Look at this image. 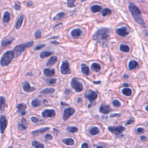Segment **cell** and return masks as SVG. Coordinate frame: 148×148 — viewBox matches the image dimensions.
Returning a JSON list of instances; mask_svg holds the SVG:
<instances>
[{"label":"cell","instance_id":"cell-1","mask_svg":"<svg viewBox=\"0 0 148 148\" xmlns=\"http://www.w3.org/2000/svg\"><path fill=\"white\" fill-rule=\"evenodd\" d=\"M128 8H129L130 12L131 13L134 20H135V22H137L141 26L145 27V22H144L143 19L142 18L141 11L138 8V7L136 5L134 4L131 3L129 4Z\"/></svg>","mask_w":148,"mask_h":148},{"label":"cell","instance_id":"cell-2","mask_svg":"<svg viewBox=\"0 0 148 148\" xmlns=\"http://www.w3.org/2000/svg\"><path fill=\"white\" fill-rule=\"evenodd\" d=\"M111 34V30L107 28L99 29L93 35V39L96 41H104L108 39Z\"/></svg>","mask_w":148,"mask_h":148},{"label":"cell","instance_id":"cell-3","mask_svg":"<svg viewBox=\"0 0 148 148\" xmlns=\"http://www.w3.org/2000/svg\"><path fill=\"white\" fill-rule=\"evenodd\" d=\"M14 57V52L13 51H7L4 54L0 60V64L2 66H7L11 63L12 59Z\"/></svg>","mask_w":148,"mask_h":148},{"label":"cell","instance_id":"cell-4","mask_svg":"<svg viewBox=\"0 0 148 148\" xmlns=\"http://www.w3.org/2000/svg\"><path fill=\"white\" fill-rule=\"evenodd\" d=\"M34 42H29L27 43L22 44V45H18L14 47V51L16 53V56H19L27 48L31 47L33 45Z\"/></svg>","mask_w":148,"mask_h":148},{"label":"cell","instance_id":"cell-5","mask_svg":"<svg viewBox=\"0 0 148 148\" xmlns=\"http://www.w3.org/2000/svg\"><path fill=\"white\" fill-rule=\"evenodd\" d=\"M71 87L75 90V91L77 92V93L82 91V90L83 89V86L82 85V84L79 82L77 80V78H74L71 80Z\"/></svg>","mask_w":148,"mask_h":148},{"label":"cell","instance_id":"cell-6","mask_svg":"<svg viewBox=\"0 0 148 148\" xmlns=\"http://www.w3.org/2000/svg\"><path fill=\"white\" fill-rule=\"evenodd\" d=\"M61 73L62 74L66 75L71 73V70L70 68V64L66 60H64L62 63L60 68Z\"/></svg>","mask_w":148,"mask_h":148},{"label":"cell","instance_id":"cell-7","mask_svg":"<svg viewBox=\"0 0 148 148\" xmlns=\"http://www.w3.org/2000/svg\"><path fill=\"white\" fill-rule=\"evenodd\" d=\"M75 112V110L74 108H66L64 109V112H63V119L64 121H66L67 120L70 118V117L72 116V115H74V113Z\"/></svg>","mask_w":148,"mask_h":148},{"label":"cell","instance_id":"cell-8","mask_svg":"<svg viewBox=\"0 0 148 148\" xmlns=\"http://www.w3.org/2000/svg\"><path fill=\"white\" fill-rule=\"evenodd\" d=\"M125 128L123 126H118V127H109L108 130L110 132L116 135H120L125 130Z\"/></svg>","mask_w":148,"mask_h":148},{"label":"cell","instance_id":"cell-9","mask_svg":"<svg viewBox=\"0 0 148 148\" xmlns=\"http://www.w3.org/2000/svg\"><path fill=\"white\" fill-rule=\"evenodd\" d=\"M7 118L4 115H1L0 116V132L1 134H3L5 132V130L7 127Z\"/></svg>","mask_w":148,"mask_h":148},{"label":"cell","instance_id":"cell-10","mask_svg":"<svg viewBox=\"0 0 148 148\" xmlns=\"http://www.w3.org/2000/svg\"><path fill=\"white\" fill-rule=\"evenodd\" d=\"M85 97L89 100L90 103H93L94 101H95L98 98V94L95 91H93L92 90H90L88 92V94L85 95Z\"/></svg>","mask_w":148,"mask_h":148},{"label":"cell","instance_id":"cell-11","mask_svg":"<svg viewBox=\"0 0 148 148\" xmlns=\"http://www.w3.org/2000/svg\"><path fill=\"white\" fill-rule=\"evenodd\" d=\"M116 32L119 36H123V37H124L129 34V31L126 27H123L118 28L116 30Z\"/></svg>","mask_w":148,"mask_h":148},{"label":"cell","instance_id":"cell-12","mask_svg":"<svg viewBox=\"0 0 148 148\" xmlns=\"http://www.w3.org/2000/svg\"><path fill=\"white\" fill-rule=\"evenodd\" d=\"M56 115V112L54 109H46L42 113V116L43 118H52Z\"/></svg>","mask_w":148,"mask_h":148},{"label":"cell","instance_id":"cell-13","mask_svg":"<svg viewBox=\"0 0 148 148\" xmlns=\"http://www.w3.org/2000/svg\"><path fill=\"white\" fill-rule=\"evenodd\" d=\"M23 89L24 91L27 93H30V92H32L35 91L36 89L34 87H31L30 85V83L28 82H25L23 83Z\"/></svg>","mask_w":148,"mask_h":148},{"label":"cell","instance_id":"cell-14","mask_svg":"<svg viewBox=\"0 0 148 148\" xmlns=\"http://www.w3.org/2000/svg\"><path fill=\"white\" fill-rule=\"evenodd\" d=\"M100 112L101 113H103V114H107V113H108L109 112H110L111 110V107L109 106V105H104V104H102L100 107Z\"/></svg>","mask_w":148,"mask_h":148},{"label":"cell","instance_id":"cell-15","mask_svg":"<svg viewBox=\"0 0 148 148\" xmlns=\"http://www.w3.org/2000/svg\"><path fill=\"white\" fill-rule=\"evenodd\" d=\"M17 108H18V110L19 112L21 113V115L22 116H24V115L26 114V110L27 108V105L24 103H21L20 104H19L17 107Z\"/></svg>","mask_w":148,"mask_h":148},{"label":"cell","instance_id":"cell-16","mask_svg":"<svg viewBox=\"0 0 148 148\" xmlns=\"http://www.w3.org/2000/svg\"><path fill=\"white\" fill-rule=\"evenodd\" d=\"M82 34V31L80 29H75L72 31L71 32V35L73 38H79L81 35Z\"/></svg>","mask_w":148,"mask_h":148},{"label":"cell","instance_id":"cell-17","mask_svg":"<svg viewBox=\"0 0 148 148\" xmlns=\"http://www.w3.org/2000/svg\"><path fill=\"white\" fill-rule=\"evenodd\" d=\"M49 130V127L42 128H41V129H39V130H35V131H32V134L33 135H39L40 134L43 133V132L47 131H48Z\"/></svg>","mask_w":148,"mask_h":148},{"label":"cell","instance_id":"cell-18","mask_svg":"<svg viewBox=\"0 0 148 148\" xmlns=\"http://www.w3.org/2000/svg\"><path fill=\"white\" fill-rule=\"evenodd\" d=\"M23 19H24V16L22 15L18 18V20H17V22L16 23V25H15V27H16L17 30H19V28L21 27V26H22V23H23Z\"/></svg>","mask_w":148,"mask_h":148},{"label":"cell","instance_id":"cell-19","mask_svg":"<svg viewBox=\"0 0 148 148\" xmlns=\"http://www.w3.org/2000/svg\"><path fill=\"white\" fill-rule=\"evenodd\" d=\"M62 142L63 143H64L65 145L67 146H72L74 145L75 143V142L74 139H72V138H65V139H62Z\"/></svg>","mask_w":148,"mask_h":148},{"label":"cell","instance_id":"cell-20","mask_svg":"<svg viewBox=\"0 0 148 148\" xmlns=\"http://www.w3.org/2000/svg\"><path fill=\"white\" fill-rule=\"evenodd\" d=\"M44 74L46 76H52L55 74V71L54 69H49V68H46L43 71Z\"/></svg>","mask_w":148,"mask_h":148},{"label":"cell","instance_id":"cell-21","mask_svg":"<svg viewBox=\"0 0 148 148\" xmlns=\"http://www.w3.org/2000/svg\"><path fill=\"white\" fill-rule=\"evenodd\" d=\"M57 61V57L56 56H52L49 59L46 63V65L48 67L52 66Z\"/></svg>","mask_w":148,"mask_h":148},{"label":"cell","instance_id":"cell-22","mask_svg":"<svg viewBox=\"0 0 148 148\" xmlns=\"http://www.w3.org/2000/svg\"><path fill=\"white\" fill-rule=\"evenodd\" d=\"M27 122L26 120V119L23 118L22 120V123L19 124L18 128L20 130H26L27 129Z\"/></svg>","mask_w":148,"mask_h":148},{"label":"cell","instance_id":"cell-23","mask_svg":"<svg viewBox=\"0 0 148 148\" xmlns=\"http://www.w3.org/2000/svg\"><path fill=\"white\" fill-rule=\"evenodd\" d=\"M82 68V72L83 74L86 75H89L90 74V70L89 67L87 65L82 64L81 65Z\"/></svg>","mask_w":148,"mask_h":148},{"label":"cell","instance_id":"cell-24","mask_svg":"<svg viewBox=\"0 0 148 148\" xmlns=\"http://www.w3.org/2000/svg\"><path fill=\"white\" fill-rule=\"evenodd\" d=\"M6 107V102L4 97H0V111H3Z\"/></svg>","mask_w":148,"mask_h":148},{"label":"cell","instance_id":"cell-25","mask_svg":"<svg viewBox=\"0 0 148 148\" xmlns=\"http://www.w3.org/2000/svg\"><path fill=\"white\" fill-rule=\"evenodd\" d=\"M138 64L135 60H131L130 61L129 64H128V68L130 70H134V68H136L138 67Z\"/></svg>","mask_w":148,"mask_h":148},{"label":"cell","instance_id":"cell-26","mask_svg":"<svg viewBox=\"0 0 148 148\" xmlns=\"http://www.w3.org/2000/svg\"><path fill=\"white\" fill-rule=\"evenodd\" d=\"M55 91V89L53 88H46V89H43L41 91V94H52Z\"/></svg>","mask_w":148,"mask_h":148},{"label":"cell","instance_id":"cell-27","mask_svg":"<svg viewBox=\"0 0 148 148\" xmlns=\"http://www.w3.org/2000/svg\"><path fill=\"white\" fill-rule=\"evenodd\" d=\"M91 68L92 70L95 71V72H99L101 70V67L98 63H94L91 65Z\"/></svg>","mask_w":148,"mask_h":148},{"label":"cell","instance_id":"cell-28","mask_svg":"<svg viewBox=\"0 0 148 148\" xmlns=\"http://www.w3.org/2000/svg\"><path fill=\"white\" fill-rule=\"evenodd\" d=\"M91 11L93 13H97L98 12L102 9V7L100 5H94L91 7Z\"/></svg>","mask_w":148,"mask_h":148},{"label":"cell","instance_id":"cell-29","mask_svg":"<svg viewBox=\"0 0 148 148\" xmlns=\"http://www.w3.org/2000/svg\"><path fill=\"white\" fill-rule=\"evenodd\" d=\"M53 53V52H49V51H43L40 53V57L42 59L46 58L49 56H51Z\"/></svg>","mask_w":148,"mask_h":148},{"label":"cell","instance_id":"cell-30","mask_svg":"<svg viewBox=\"0 0 148 148\" xmlns=\"http://www.w3.org/2000/svg\"><path fill=\"white\" fill-rule=\"evenodd\" d=\"M31 145L32 146V147H35V148H43L45 147L43 144H42L40 143V142L36 141H34L31 142Z\"/></svg>","mask_w":148,"mask_h":148},{"label":"cell","instance_id":"cell-31","mask_svg":"<svg viewBox=\"0 0 148 148\" xmlns=\"http://www.w3.org/2000/svg\"><path fill=\"white\" fill-rule=\"evenodd\" d=\"M11 19V16L10 14L8 12H5V13H4V16H3V20L4 22L5 23H8L10 21Z\"/></svg>","mask_w":148,"mask_h":148},{"label":"cell","instance_id":"cell-32","mask_svg":"<svg viewBox=\"0 0 148 148\" xmlns=\"http://www.w3.org/2000/svg\"><path fill=\"white\" fill-rule=\"evenodd\" d=\"M65 16V13L64 12H60L56 15V16L53 18V20H61L63 18H64Z\"/></svg>","mask_w":148,"mask_h":148},{"label":"cell","instance_id":"cell-33","mask_svg":"<svg viewBox=\"0 0 148 148\" xmlns=\"http://www.w3.org/2000/svg\"><path fill=\"white\" fill-rule=\"evenodd\" d=\"M90 132L92 135H96L100 133V130L98 128L95 127H93L90 129Z\"/></svg>","mask_w":148,"mask_h":148},{"label":"cell","instance_id":"cell-34","mask_svg":"<svg viewBox=\"0 0 148 148\" xmlns=\"http://www.w3.org/2000/svg\"><path fill=\"white\" fill-rule=\"evenodd\" d=\"M122 93L124 95L126 96H130L131 95V93H132V91H131V90L130 89H128V88H125V89H123L122 90Z\"/></svg>","mask_w":148,"mask_h":148},{"label":"cell","instance_id":"cell-35","mask_svg":"<svg viewBox=\"0 0 148 148\" xmlns=\"http://www.w3.org/2000/svg\"><path fill=\"white\" fill-rule=\"evenodd\" d=\"M120 49L123 52H128L130 51V47L126 45H121L120 46Z\"/></svg>","mask_w":148,"mask_h":148},{"label":"cell","instance_id":"cell-36","mask_svg":"<svg viewBox=\"0 0 148 148\" xmlns=\"http://www.w3.org/2000/svg\"><path fill=\"white\" fill-rule=\"evenodd\" d=\"M41 101H39L38 99H34L31 102V105L34 107H37L41 105Z\"/></svg>","mask_w":148,"mask_h":148},{"label":"cell","instance_id":"cell-37","mask_svg":"<svg viewBox=\"0 0 148 148\" xmlns=\"http://www.w3.org/2000/svg\"><path fill=\"white\" fill-rule=\"evenodd\" d=\"M111 10L108 8H105L103 10V12H102V15L103 16H106L107 15H109L111 14Z\"/></svg>","mask_w":148,"mask_h":148},{"label":"cell","instance_id":"cell-38","mask_svg":"<svg viewBox=\"0 0 148 148\" xmlns=\"http://www.w3.org/2000/svg\"><path fill=\"white\" fill-rule=\"evenodd\" d=\"M67 130L69 132L74 133V132H77L78 130V128L75 127H68L67 128Z\"/></svg>","mask_w":148,"mask_h":148},{"label":"cell","instance_id":"cell-39","mask_svg":"<svg viewBox=\"0 0 148 148\" xmlns=\"http://www.w3.org/2000/svg\"><path fill=\"white\" fill-rule=\"evenodd\" d=\"M13 41V38L11 40H8V41H5H5H3V42H2L1 43V45H3V46H7L10 45Z\"/></svg>","mask_w":148,"mask_h":148},{"label":"cell","instance_id":"cell-40","mask_svg":"<svg viewBox=\"0 0 148 148\" xmlns=\"http://www.w3.org/2000/svg\"><path fill=\"white\" fill-rule=\"evenodd\" d=\"M68 3H67V7L69 8H74L75 7L74 3L75 2L76 0H67Z\"/></svg>","mask_w":148,"mask_h":148},{"label":"cell","instance_id":"cell-41","mask_svg":"<svg viewBox=\"0 0 148 148\" xmlns=\"http://www.w3.org/2000/svg\"><path fill=\"white\" fill-rule=\"evenodd\" d=\"M41 36H42V34H41V31L40 30H37L35 32V37L36 39H39V38L41 37Z\"/></svg>","mask_w":148,"mask_h":148},{"label":"cell","instance_id":"cell-42","mask_svg":"<svg viewBox=\"0 0 148 148\" xmlns=\"http://www.w3.org/2000/svg\"><path fill=\"white\" fill-rule=\"evenodd\" d=\"M112 104L115 107H120L121 106V103L120 102L117 100H115L112 102Z\"/></svg>","mask_w":148,"mask_h":148},{"label":"cell","instance_id":"cell-43","mask_svg":"<svg viewBox=\"0 0 148 148\" xmlns=\"http://www.w3.org/2000/svg\"><path fill=\"white\" fill-rule=\"evenodd\" d=\"M21 7H20V5L19 4H18V3H15V7H14V8H15V10H16V11H19V10H20V8Z\"/></svg>","mask_w":148,"mask_h":148},{"label":"cell","instance_id":"cell-44","mask_svg":"<svg viewBox=\"0 0 148 148\" xmlns=\"http://www.w3.org/2000/svg\"><path fill=\"white\" fill-rule=\"evenodd\" d=\"M31 119L32 122L33 123H38L39 121V119L37 118H36V117H32Z\"/></svg>","mask_w":148,"mask_h":148},{"label":"cell","instance_id":"cell-45","mask_svg":"<svg viewBox=\"0 0 148 148\" xmlns=\"http://www.w3.org/2000/svg\"><path fill=\"white\" fill-rule=\"evenodd\" d=\"M57 80L56 79H50L48 82H49V84H53L56 83V82Z\"/></svg>","mask_w":148,"mask_h":148},{"label":"cell","instance_id":"cell-46","mask_svg":"<svg viewBox=\"0 0 148 148\" xmlns=\"http://www.w3.org/2000/svg\"><path fill=\"white\" fill-rule=\"evenodd\" d=\"M45 139H46V140H52L53 139V136H52L51 134H46V135Z\"/></svg>","mask_w":148,"mask_h":148},{"label":"cell","instance_id":"cell-47","mask_svg":"<svg viewBox=\"0 0 148 148\" xmlns=\"http://www.w3.org/2000/svg\"><path fill=\"white\" fill-rule=\"evenodd\" d=\"M45 46V45H39L38 46H36L35 47V49H34V50H40L42 49V48L44 47Z\"/></svg>","mask_w":148,"mask_h":148},{"label":"cell","instance_id":"cell-48","mask_svg":"<svg viewBox=\"0 0 148 148\" xmlns=\"http://www.w3.org/2000/svg\"><path fill=\"white\" fill-rule=\"evenodd\" d=\"M134 122V119H130L126 123V125H129V124H131L133 123Z\"/></svg>","mask_w":148,"mask_h":148},{"label":"cell","instance_id":"cell-49","mask_svg":"<svg viewBox=\"0 0 148 148\" xmlns=\"http://www.w3.org/2000/svg\"><path fill=\"white\" fill-rule=\"evenodd\" d=\"M144 131V128H138L137 129V132L138 133H142Z\"/></svg>","mask_w":148,"mask_h":148},{"label":"cell","instance_id":"cell-50","mask_svg":"<svg viewBox=\"0 0 148 148\" xmlns=\"http://www.w3.org/2000/svg\"><path fill=\"white\" fill-rule=\"evenodd\" d=\"M82 148H88V147H89V145H88L87 143H84L83 144V145H82Z\"/></svg>","mask_w":148,"mask_h":148},{"label":"cell","instance_id":"cell-51","mask_svg":"<svg viewBox=\"0 0 148 148\" xmlns=\"http://www.w3.org/2000/svg\"><path fill=\"white\" fill-rule=\"evenodd\" d=\"M32 5H33V4H32L31 2H27V7H32Z\"/></svg>","mask_w":148,"mask_h":148},{"label":"cell","instance_id":"cell-52","mask_svg":"<svg viewBox=\"0 0 148 148\" xmlns=\"http://www.w3.org/2000/svg\"><path fill=\"white\" fill-rule=\"evenodd\" d=\"M140 138H141V139L142 140V141H145V140H146V136H141Z\"/></svg>","mask_w":148,"mask_h":148},{"label":"cell","instance_id":"cell-53","mask_svg":"<svg viewBox=\"0 0 148 148\" xmlns=\"http://www.w3.org/2000/svg\"><path fill=\"white\" fill-rule=\"evenodd\" d=\"M118 115H120V114H113V115H111V118H112V117L117 116H118Z\"/></svg>","mask_w":148,"mask_h":148},{"label":"cell","instance_id":"cell-54","mask_svg":"<svg viewBox=\"0 0 148 148\" xmlns=\"http://www.w3.org/2000/svg\"><path fill=\"white\" fill-rule=\"evenodd\" d=\"M52 43L53 44H55V45H58V44H59V42H56V41H53L52 42Z\"/></svg>","mask_w":148,"mask_h":148},{"label":"cell","instance_id":"cell-55","mask_svg":"<svg viewBox=\"0 0 148 148\" xmlns=\"http://www.w3.org/2000/svg\"><path fill=\"white\" fill-rule=\"evenodd\" d=\"M61 105H68V104H65L64 103H63H63H61Z\"/></svg>","mask_w":148,"mask_h":148},{"label":"cell","instance_id":"cell-56","mask_svg":"<svg viewBox=\"0 0 148 148\" xmlns=\"http://www.w3.org/2000/svg\"><path fill=\"white\" fill-rule=\"evenodd\" d=\"M146 111L148 112V105L146 107Z\"/></svg>","mask_w":148,"mask_h":148},{"label":"cell","instance_id":"cell-57","mask_svg":"<svg viewBox=\"0 0 148 148\" xmlns=\"http://www.w3.org/2000/svg\"><path fill=\"white\" fill-rule=\"evenodd\" d=\"M140 2H144L145 1V0H139Z\"/></svg>","mask_w":148,"mask_h":148},{"label":"cell","instance_id":"cell-58","mask_svg":"<svg viewBox=\"0 0 148 148\" xmlns=\"http://www.w3.org/2000/svg\"><path fill=\"white\" fill-rule=\"evenodd\" d=\"M86 1V0H81V2H84V1Z\"/></svg>","mask_w":148,"mask_h":148},{"label":"cell","instance_id":"cell-59","mask_svg":"<svg viewBox=\"0 0 148 148\" xmlns=\"http://www.w3.org/2000/svg\"><path fill=\"white\" fill-rule=\"evenodd\" d=\"M147 127H148V124H147Z\"/></svg>","mask_w":148,"mask_h":148}]
</instances>
